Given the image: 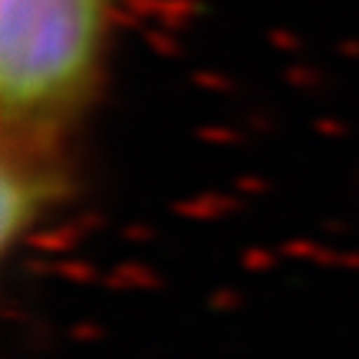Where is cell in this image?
I'll return each instance as SVG.
<instances>
[{
	"label": "cell",
	"mask_w": 359,
	"mask_h": 359,
	"mask_svg": "<svg viewBox=\"0 0 359 359\" xmlns=\"http://www.w3.org/2000/svg\"><path fill=\"white\" fill-rule=\"evenodd\" d=\"M116 0H0L7 133L47 137L87 100L107 60Z\"/></svg>",
	"instance_id": "1"
}]
</instances>
